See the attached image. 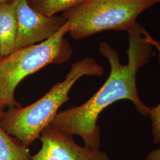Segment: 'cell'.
<instances>
[{
	"mask_svg": "<svg viewBox=\"0 0 160 160\" xmlns=\"http://www.w3.org/2000/svg\"><path fill=\"white\" fill-rule=\"evenodd\" d=\"M128 63H120L119 55L109 43L102 42L99 50L110 65V72L103 86L87 102L58 112L50 125L65 134L77 135L83 140L84 146L99 149L101 132L97 125L98 116L110 105L121 100L132 102L138 111L148 116L150 109L139 97L137 75L139 69L148 62L152 53L149 41V33L137 22L128 32Z\"/></svg>",
	"mask_w": 160,
	"mask_h": 160,
	"instance_id": "6da1fadb",
	"label": "cell"
},
{
	"mask_svg": "<svg viewBox=\"0 0 160 160\" xmlns=\"http://www.w3.org/2000/svg\"><path fill=\"white\" fill-rule=\"evenodd\" d=\"M103 72V66L92 58L75 62L65 79L55 84L40 99L24 108H8L4 111L0 118V126L29 147L50 125L59 108L70 100L69 92L76 81L84 75L101 77Z\"/></svg>",
	"mask_w": 160,
	"mask_h": 160,
	"instance_id": "7a4b0ae2",
	"label": "cell"
},
{
	"mask_svg": "<svg viewBox=\"0 0 160 160\" xmlns=\"http://www.w3.org/2000/svg\"><path fill=\"white\" fill-rule=\"evenodd\" d=\"M69 31L67 22L48 39L15 50L0 58V100L7 108L22 107L15 100L14 92L25 77L49 64H61L70 59L72 50L65 38Z\"/></svg>",
	"mask_w": 160,
	"mask_h": 160,
	"instance_id": "3957f363",
	"label": "cell"
},
{
	"mask_svg": "<svg viewBox=\"0 0 160 160\" xmlns=\"http://www.w3.org/2000/svg\"><path fill=\"white\" fill-rule=\"evenodd\" d=\"M155 4L147 0H88L62 16L69 23V33L80 40L106 30L128 32Z\"/></svg>",
	"mask_w": 160,
	"mask_h": 160,
	"instance_id": "277c9868",
	"label": "cell"
},
{
	"mask_svg": "<svg viewBox=\"0 0 160 160\" xmlns=\"http://www.w3.org/2000/svg\"><path fill=\"white\" fill-rule=\"evenodd\" d=\"M15 1L17 24L15 50L48 39L67 22L62 16H47L35 11L29 6L28 0Z\"/></svg>",
	"mask_w": 160,
	"mask_h": 160,
	"instance_id": "5b68a950",
	"label": "cell"
},
{
	"mask_svg": "<svg viewBox=\"0 0 160 160\" xmlns=\"http://www.w3.org/2000/svg\"><path fill=\"white\" fill-rule=\"evenodd\" d=\"M40 150L32 156V160H111L99 149L81 147L72 136L58 131L50 125L41 132Z\"/></svg>",
	"mask_w": 160,
	"mask_h": 160,
	"instance_id": "8992f818",
	"label": "cell"
},
{
	"mask_svg": "<svg viewBox=\"0 0 160 160\" xmlns=\"http://www.w3.org/2000/svg\"><path fill=\"white\" fill-rule=\"evenodd\" d=\"M17 24L15 0L0 6V56L4 57L15 50Z\"/></svg>",
	"mask_w": 160,
	"mask_h": 160,
	"instance_id": "52a82bcc",
	"label": "cell"
},
{
	"mask_svg": "<svg viewBox=\"0 0 160 160\" xmlns=\"http://www.w3.org/2000/svg\"><path fill=\"white\" fill-rule=\"evenodd\" d=\"M28 147L0 126V160H32Z\"/></svg>",
	"mask_w": 160,
	"mask_h": 160,
	"instance_id": "ba28073f",
	"label": "cell"
},
{
	"mask_svg": "<svg viewBox=\"0 0 160 160\" xmlns=\"http://www.w3.org/2000/svg\"><path fill=\"white\" fill-rule=\"evenodd\" d=\"M88 0H28L33 10L47 16H53L86 2Z\"/></svg>",
	"mask_w": 160,
	"mask_h": 160,
	"instance_id": "9c48e42d",
	"label": "cell"
},
{
	"mask_svg": "<svg viewBox=\"0 0 160 160\" xmlns=\"http://www.w3.org/2000/svg\"><path fill=\"white\" fill-rule=\"evenodd\" d=\"M149 41L153 46H155L158 52L160 63V42L149 35ZM149 115L152 121V132L154 136L155 143H160V104L154 108H151Z\"/></svg>",
	"mask_w": 160,
	"mask_h": 160,
	"instance_id": "30bf717a",
	"label": "cell"
},
{
	"mask_svg": "<svg viewBox=\"0 0 160 160\" xmlns=\"http://www.w3.org/2000/svg\"><path fill=\"white\" fill-rule=\"evenodd\" d=\"M147 160H160V148L154 150L149 153Z\"/></svg>",
	"mask_w": 160,
	"mask_h": 160,
	"instance_id": "8fae6325",
	"label": "cell"
},
{
	"mask_svg": "<svg viewBox=\"0 0 160 160\" xmlns=\"http://www.w3.org/2000/svg\"><path fill=\"white\" fill-rule=\"evenodd\" d=\"M7 108V106L5 105L4 103H2L1 100H0V118L2 116V114L4 113L5 109Z\"/></svg>",
	"mask_w": 160,
	"mask_h": 160,
	"instance_id": "7c38bea8",
	"label": "cell"
},
{
	"mask_svg": "<svg viewBox=\"0 0 160 160\" xmlns=\"http://www.w3.org/2000/svg\"><path fill=\"white\" fill-rule=\"evenodd\" d=\"M12 0H0V6H2L5 4H7L10 2Z\"/></svg>",
	"mask_w": 160,
	"mask_h": 160,
	"instance_id": "4fadbf2b",
	"label": "cell"
},
{
	"mask_svg": "<svg viewBox=\"0 0 160 160\" xmlns=\"http://www.w3.org/2000/svg\"><path fill=\"white\" fill-rule=\"evenodd\" d=\"M147 1H152L154 2V3H158V2H160V0H147Z\"/></svg>",
	"mask_w": 160,
	"mask_h": 160,
	"instance_id": "5bb4252c",
	"label": "cell"
},
{
	"mask_svg": "<svg viewBox=\"0 0 160 160\" xmlns=\"http://www.w3.org/2000/svg\"><path fill=\"white\" fill-rule=\"evenodd\" d=\"M0 58H1V56H0Z\"/></svg>",
	"mask_w": 160,
	"mask_h": 160,
	"instance_id": "9a60e30c",
	"label": "cell"
}]
</instances>
